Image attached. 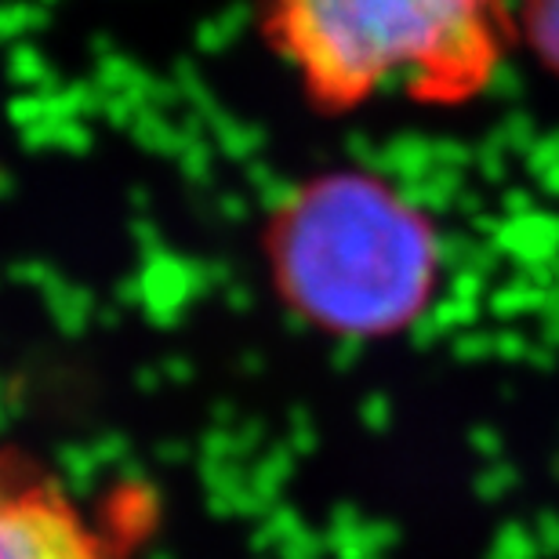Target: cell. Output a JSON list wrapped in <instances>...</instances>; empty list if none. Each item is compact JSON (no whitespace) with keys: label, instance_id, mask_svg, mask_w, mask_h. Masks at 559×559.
Returning a JSON list of instances; mask_svg holds the SVG:
<instances>
[{"label":"cell","instance_id":"obj_1","mask_svg":"<svg viewBox=\"0 0 559 559\" xmlns=\"http://www.w3.org/2000/svg\"><path fill=\"white\" fill-rule=\"evenodd\" d=\"M516 33L509 0H270L265 37L320 109L484 95Z\"/></svg>","mask_w":559,"mask_h":559},{"label":"cell","instance_id":"obj_3","mask_svg":"<svg viewBox=\"0 0 559 559\" xmlns=\"http://www.w3.org/2000/svg\"><path fill=\"white\" fill-rule=\"evenodd\" d=\"M0 559H124L59 479L0 454Z\"/></svg>","mask_w":559,"mask_h":559},{"label":"cell","instance_id":"obj_2","mask_svg":"<svg viewBox=\"0 0 559 559\" xmlns=\"http://www.w3.org/2000/svg\"><path fill=\"white\" fill-rule=\"evenodd\" d=\"M265 254L290 309L356 338L415 323L440 273L429 215L367 171H328L290 189L265 229Z\"/></svg>","mask_w":559,"mask_h":559},{"label":"cell","instance_id":"obj_4","mask_svg":"<svg viewBox=\"0 0 559 559\" xmlns=\"http://www.w3.org/2000/svg\"><path fill=\"white\" fill-rule=\"evenodd\" d=\"M520 29L545 70L559 73V0H520Z\"/></svg>","mask_w":559,"mask_h":559}]
</instances>
